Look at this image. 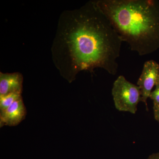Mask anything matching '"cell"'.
<instances>
[{
  "instance_id": "6da1fadb",
  "label": "cell",
  "mask_w": 159,
  "mask_h": 159,
  "mask_svg": "<svg viewBox=\"0 0 159 159\" xmlns=\"http://www.w3.org/2000/svg\"><path fill=\"white\" fill-rule=\"evenodd\" d=\"M122 41L96 1L60 16L51 51L54 66L70 83L83 71H118Z\"/></svg>"
},
{
  "instance_id": "7a4b0ae2",
  "label": "cell",
  "mask_w": 159,
  "mask_h": 159,
  "mask_svg": "<svg viewBox=\"0 0 159 159\" xmlns=\"http://www.w3.org/2000/svg\"><path fill=\"white\" fill-rule=\"evenodd\" d=\"M122 42L140 56L159 48V2L155 0H97Z\"/></svg>"
},
{
  "instance_id": "3957f363",
  "label": "cell",
  "mask_w": 159,
  "mask_h": 159,
  "mask_svg": "<svg viewBox=\"0 0 159 159\" xmlns=\"http://www.w3.org/2000/svg\"><path fill=\"white\" fill-rule=\"evenodd\" d=\"M112 95L115 107L120 111L135 114L139 102H142L140 88L129 82L122 75L114 82Z\"/></svg>"
},
{
  "instance_id": "277c9868",
  "label": "cell",
  "mask_w": 159,
  "mask_h": 159,
  "mask_svg": "<svg viewBox=\"0 0 159 159\" xmlns=\"http://www.w3.org/2000/svg\"><path fill=\"white\" fill-rule=\"evenodd\" d=\"M137 85L142 92V102L145 103L147 110V99L154 86L159 85V64L157 62L151 60L144 63Z\"/></svg>"
},
{
  "instance_id": "5b68a950",
  "label": "cell",
  "mask_w": 159,
  "mask_h": 159,
  "mask_svg": "<svg viewBox=\"0 0 159 159\" xmlns=\"http://www.w3.org/2000/svg\"><path fill=\"white\" fill-rule=\"evenodd\" d=\"M26 115L27 110L21 97L6 110L0 112V127L16 126L25 119Z\"/></svg>"
},
{
  "instance_id": "8992f818",
  "label": "cell",
  "mask_w": 159,
  "mask_h": 159,
  "mask_svg": "<svg viewBox=\"0 0 159 159\" xmlns=\"http://www.w3.org/2000/svg\"><path fill=\"white\" fill-rule=\"evenodd\" d=\"M24 77L19 72H0V96L14 93L22 94Z\"/></svg>"
},
{
  "instance_id": "52a82bcc",
  "label": "cell",
  "mask_w": 159,
  "mask_h": 159,
  "mask_svg": "<svg viewBox=\"0 0 159 159\" xmlns=\"http://www.w3.org/2000/svg\"><path fill=\"white\" fill-rule=\"evenodd\" d=\"M21 94L14 93L0 96V112L6 110L15 101L21 98Z\"/></svg>"
},
{
  "instance_id": "ba28073f",
  "label": "cell",
  "mask_w": 159,
  "mask_h": 159,
  "mask_svg": "<svg viewBox=\"0 0 159 159\" xmlns=\"http://www.w3.org/2000/svg\"><path fill=\"white\" fill-rule=\"evenodd\" d=\"M149 98L153 100V106H159V85H157L155 89L151 92Z\"/></svg>"
},
{
  "instance_id": "9c48e42d",
  "label": "cell",
  "mask_w": 159,
  "mask_h": 159,
  "mask_svg": "<svg viewBox=\"0 0 159 159\" xmlns=\"http://www.w3.org/2000/svg\"><path fill=\"white\" fill-rule=\"evenodd\" d=\"M153 112L155 119L159 122V106H153Z\"/></svg>"
},
{
  "instance_id": "30bf717a",
  "label": "cell",
  "mask_w": 159,
  "mask_h": 159,
  "mask_svg": "<svg viewBox=\"0 0 159 159\" xmlns=\"http://www.w3.org/2000/svg\"><path fill=\"white\" fill-rule=\"evenodd\" d=\"M147 159H159V153H155L150 155Z\"/></svg>"
}]
</instances>
